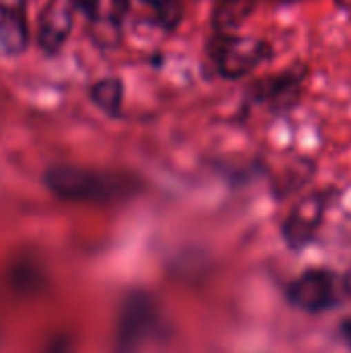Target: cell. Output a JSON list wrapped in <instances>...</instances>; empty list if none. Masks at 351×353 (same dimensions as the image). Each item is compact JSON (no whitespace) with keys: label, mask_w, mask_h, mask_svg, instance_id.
<instances>
[{"label":"cell","mask_w":351,"mask_h":353,"mask_svg":"<svg viewBox=\"0 0 351 353\" xmlns=\"http://www.w3.org/2000/svg\"><path fill=\"white\" fill-rule=\"evenodd\" d=\"M130 6H132V0H110V8H108V17L106 19L112 25H116L118 29H122L124 19L130 12Z\"/></svg>","instance_id":"obj_12"},{"label":"cell","mask_w":351,"mask_h":353,"mask_svg":"<svg viewBox=\"0 0 351 353\" xmlns=\"http://www.w3.org/2000/svg\"><path fill=\"white\" fill-rule=\"evenodd\" d=\"M325 207H327V199L323 194H312L304 199L283 223V236L288 244L296 248L308 244L323 221Z\"/></svg>","instance_id":"obj_8"},{"label":"cell","mask_w":351,"mask_h":353,"mask_svg":"<svg viewBox=\"0 0 351 353\" xmlns=\"http://www.w3.org/2000/svg\"><path fill=\"white\" fill-rule=\"evenodd\" d=\"M74 0H48L39 14L37 46L46 56H56L66 39L70 37L74 25Z\"/></svg>","instance_id":"obj_6"},{"label":"cell","mask_w":351,"mask_h":353,"mask_svg":"<svg viewBox=\"0 0 351 353\" xmlns=\"http://www.w3.org/2000/svg\"><path fill=\"white\" fill-rule=\"evenodd\" d=\"M27 46V0H0V52L6 56H21Z\"/></svg>","instance_id":"obj_7"},{"label":"cell","mask_w":351,"mask_h":353,"mask_svg":"<svg viewBox=\"0 0 351 353\" xmlns=\"http://www.w3.org/2000/svg\"><path fill=\"white\" fill-rule=\"evenodd\" d=\"M337 2V6H341V8H351V0H335Z\"/></svg>","instance_id":"obj_15"},{"label":"cell","mask_w":351,"mask_h":353,"mask_svg":"<svg viewBox=\"0 0 351 353\" xmlns=\"http://www.w3.org/2000/svg\"><path fill=\"white\" fill-rule=\"evenodd\" d=\"M99 4L101 0H74V6L81 14H85L91 23L99 19Z\"/></svg>","instance_id":"obj_13"},{"label":"cell","mask_w":351,"mask_h":353,"mask_svg":"<svg viewBox=\"0 0 351 353\" xmlns=\"http://www.w3.org/2000/svg\"><path fill=\"white\" fill-rule=\"evenodd\" d=\"M211 56H213L217 72L223 79L238 81L250 74L259 64L271 58V46L261 37L215 33Z\"/></svg>","instance_id":"obj_2"},{"label":"cell","mask_w":351,"mask_h":353,"mask_svg":"<svg viewBox=\"0 0 351 353\" xmlns=\"http://www.w3.org/2000/svg\"><path fill=\"white\" fill-rule=\"evenodd\" d=\"M252 8L254 0H217V8L213 14V25L217 33L236 31L252 12Z\"/></svg>","instance_id":"obj_10"},{"label":"cell","mask_w":351,"mask_h":353,"mask_svg":"<svg viewBox=\"0 0 351 353\" xmlns=\"http://www.w3.org/2000/svg\"><path fill=\"white\" fill-rule=\"evenodd\" d=\"M308 77L304 64H294L283 72L259 79L248 91V103H265L273 112H288L298 105Z\"/></svg>","instance_id":"obj_3"},{"label":"cell","mask_w":351,"mask_h":353,"mask_svg":"<svg viewBox=\"0 0 351 353\" xmlns=\"http://www.w3.org/2000/svg\"><path fill=\"white\" fill-rule=\"evenodd\" d=\"M337 292L339 290L333 273L323 269H310L288 285V300L296 308L317 314L333 308V304L337 302Z\"/></svg>","instance_id":"obj_5"},{"label":"cell","mask_w":351,"mask_h":353,"mask_svg":"<svg viewBox=\"0 0 351 353\" xmlns=\"http://www.w3.org/2000/svg\"><path fill=\"white\" fill-rule=\"evenodd\" d=\"M43 184L58 199L74 203H110L137 190V180L130 176L79 165L48 168L43 174Z\"/></svg>","instance_id":"obj_1"},{"label":"cell","mask_w":351,"mask_h":353,"mask_svg":"<svg viewBox=\"0 0 351 353\" xmlns=\"http://www.w3.org/2000/svg\"><path fill=\"white\" fill-rule=\"evenodd\" d=\"M341 333H343V337H345L348 345L351 347V319L343 321V325H341Z\"/></svg>","instance_id":"obj_14"},{"label":"cell","mask_w":351,"mask_h":353,"mask_svg":"<svg viewBox=\"0 0 351 353\" xmlns=\"http://www.w3.org/2000/svg\"><path fill=\"white\" fill-rule=\"evenodd\" d=\"M157 323V310L153 300L147 294H132L120 314V331H118V353H139L147 337L153 333Z\"/></svg>","instance_id":"obj_4"},{"label":"cell","mask_w":351,"mask_h":353,"mask_svg":"<svg viewBox=\"0 0 351 353\" xmlns=\"http://www.w3.org/2000/svg\"><path fill=\"white\" fill-rule=\"evenodd\" d=\"M89 97L93 105L99 108L106 116L118 118L122 114L124 103V83L118 77H103L91 85Z\"/></svg>","instance_id":"obj_9"},{"label":"cell","mask_w":351,"mask_h":353,"mask_svg":"<svg viewBox=\"0 0 351 353\" xmlns=\"http://www.w3.org/2000/svg\"><path fill=\"white\" fill-rule=\"evenodd\" d=\"M153 12H155V17H153L155 25L159 29H163L166 33H170V31H174L182 23L184 6H182V0H168L166 4H161Z\"/></svg>","instance_id":"obj_11"}]
</instances>
